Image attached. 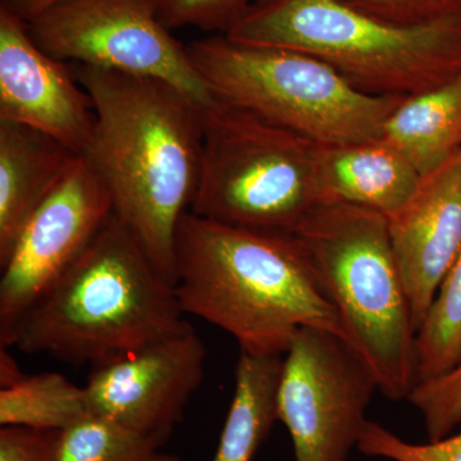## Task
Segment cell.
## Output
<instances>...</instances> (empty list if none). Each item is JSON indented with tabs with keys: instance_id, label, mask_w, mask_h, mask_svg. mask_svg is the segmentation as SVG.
<instances>
[{
	"instance_id": "obj_1",
	"label": "cell",
	"mask_w": 461,
	"mask_h": 461,
	"mask_svg": "<svg viewBox=\"0 0 461 461\" xmlns=\"http://www.w3.org/2000/svg\"><path fill=\"white\" fill-rule=\"evenodd\" d=\"M95 124L83 157L104 182L113 215L157 271L176 285V233L195 198L202 107L177 87L78 65Z\"/></svg>"
},
{
	"instance_id": "obj_2",
	"label": "cell",
	"mask_w": 461,
	"mask_h": 461,
	"mask_svg": "<svg viewBox=\"0 0 461 461\" xmlns=\"http://www.w3.org/2000/svg\"><path fill=\"white\" fill-rule=\"evenodd\" d=\"M176 295L256 357L287 353L300 330L348 344L338 309L295 233L244 229L184 214L176 233Z\"/></svg>"
},
{
	"instance_id": "obj_3",
	"label": "cell",
	"mask_w": 461,
	"mask_h": 461,
	"mask_svg": "<svg viewBox=\"0 0 461 461\" xmlns=\"http://www.w3.org/2000/svg\"><path fill=\"white\" fill-rule=\"evenodd\" d=\"M175 286L114 215L0 348L99 366L184 330Z\"/></svg>"
},
{
	"instance_id": "obj_4",
	"label": "cell",
	"mask_w": 461,
	"mask_h": 461,
	"mask_svg": "<svg viewBox=\"0 0 461 461\" xmlns=\"http://www.w3.org/2000/svg\"><path fill=\"white\" fill-rule=\"evenodd\" d=\"M226 36L309 54L371 95L409 98L461 75V17L405 27L338 0H275L254 3Z\"/></svg>"
},
{
	"instance_id": "obj_5",
	"label": "cell",
	"mask_w": 461,
	"mask_h": 461,
	"mask_svg": "<svg viewBox=\"0 0 461 461\" xmlns=\"http://www.w3.org/2000/svg\"><path fill=\"white\" fill-rule=\"evenodd\" d=\"M295 235L378 390L395 402L408 399L417 384V326L387 217L362 206L324 203Z\"/></svg>"
},
{
	"instance_id": "obj_6",
	"label": "cell",
	"mask_w": 461,
	"mask_h": 461,
	"mask_svg": "<svg viewBox=\"0 0 461 461\" xmlns=\"http://www.w3.org/2000/svg\"><path fill=\"white\" fill-rule=\"evenodd\" d=\"M202 129L191 213L230 226L296 233L324 204L318 142L217 98L202 107Z\"/></svg>"
},
{
	"instance_id": "obj_7",
	"label": "cell",
	"mask_w": 461,
	"mask_h": 461,
	"mask_svg": "<svg viewBox=\"0 0 461 461\" xmlns=\"http://www.w3.org/2000/svg\"><path fill=\"white\" fill-rule=\"evenodd\" d=\"M214 98L247 109L318 144L382 138L405 98L355 89L332 67L302 51L213 35L186 45Z\"/></svg>"
},
{
	"instance_id": "obj_8",
	"label": "cell",
	"mask_w": 461,
	"mask_h": 461,
	"mask_svg": "<svg viewBox=\"0 0 461 461\" xmlns=\"http://www.w3.org/2000/svg\"><path fill=\"white\" fill-rule=\"evenodd\" d=\"M27 27L33 41L56 59L158 78L200 107L214 99L186 45L160 21L157 0H59Z\"/></svg>"
},
{
	"instance_id": "obj_9",
	"label": "cell",
	"mask_w": 461,
	"mask_h": 461,
	"mask_svg": "<svg viewBox=\"0 0 461 461\" xmlns=\"http://www.w3.org/2000/svg\"><path fill=\"white\" fill-rule=\"evenodd\" d=\"M377 390L371 369L344 339L300 330L285 354L277 395L295 461H348Z\"/></svg>"
},
{
	"instance_id": "obj_10",
	"label": "cell",
	"mask_w": 461,
	"mask_h": 461,
	"mask_svg": "<svg viewBox=\"0 0 461 461\" xmlns=\"http://www.w3.org/2000/svg\"><path fill=\"white\" fill-rule=\"evenodd\" d=\"M113 215L104 182L83 156L67 167L0 266V342Z\"/></svg>"
},
{
	"instance_id": "obj_11",
	"label": "cell",
	"mask_w": 461,
	"mask_h": 461,
	"mask_svg": "<svg viewBox=\"0 0 461 461\" xmlns=\"http://www.w3.org/2000/svg\"><path fill=\"white\" fill-rule=\"evenodd\" d=\"M205 357L204 342L189 323L136 353L94 366L84 387L87 409L167 441L204 379Z\"/></svg>"
},
{
	"instance_id": "obj_12",
	"label": "cell",
	"mask_w": 461,
	"mask_h": 461,
	"mask_svg": "<svg viewBox=\"0 0 461 461\" xmlns=\"http://www.w3.org/2000/svg\"><path fill=\"white\" fill-rule=\"evenodd\" d=\"M0 121L50 136L77 156L89 144L93 99L67 62L33 41L27 23L0 8Z\"/></svg>"
},
{
	"instance_id": "obj_13",
	"label": "cell",
	"mask_w": 461,
	"mask_h": 461,
	"mask_svg": "<svg viewBox=\"0 0 461 461\" xmlns=\"http://www.w3.org/2000/svg\"><path fill=\"white\" fill-rule=\"evenodd\" d=\"M387 220L418 332L461 249V151L424 176L411 199Z\"/></svg>"
},
{
	"instance_id": "obj_14",
	"label": "cell",
	"mask_w": 461,
	"mask_h": 461,
	"mask_svg": "<svg viewBox=\"0 0 461 461\" xmlns=\"http://www.w3.org/2000/svg\"><path fill=\"white\" fill-rule=\"evenodd\" d=\"M318 176L324 203H346L391 217L420 187L421 176L384 139L320 144Z\"/></svg>"
},
{
	"instance_id": "obj_15",
	"label": "cell",
	"mask_w": 461,
	"mask_h": 461,
	"mask_svg": "<svg viewBox=\"0 0 461 461\" xmlns=\"http://www.w3.org/2000/svg\"><path fill=\"white\" fill-rule=\"evenodd\" d=\"M76 157L41 131L0 121V266Z\"/></svg>"
},
{
	"instance_id": "obj_16",
	"label": "cell",
	"mask_w": 461,
	"mask_h": 461,
	"mask_svg": "<svg viewBox=\"0 0 461 461\" xmlns=\"http://www.w3.org/2000/svg\"><path fill=\"white\" fill-rule=\"evenodd\" d=\"M384 139L411 160L421 177L461 151V75L409 96L384 123Z\"/></svg>"
},
{
	"instance_id": "obj_17",
	"label": "cell",
	"mask_w": 461,
	"mask_h": 461,
	"mask_svg": "<svg viewBox=\"0 0 461 461\" xmlns=\"http://www.w3.org/2000/svg\"><path fill=\"white\" fill-rule=\"evenodd\" d=\"M284 357H256L240 351L235 393L213 461L254 460L278 420Z\"/></svg>"
},
{
	"instance_id": "obj_18",
	"label": "cell",
	"mask_w": 461,
	"mask_h": 461,
	"mask_svg": "<svg viewBox=\"0 0 461 461\" xmlns=\"http://www.w3.org/2000/svg\"><path fill=\"white\" fill-rule=\"evenodd\" d=\"M87 414L84 387L60 373L26 375L14 386L0 390L2 427L65 430Z\"/></svg>"
},
{
	"instance_id": "obj_19",
	"label": "cell",
	"mask_w": 461,
	"mask_h": 461,
	"mask_svg": "<svg viewBox=\"0 0 461 461\" xmlns=\"http://www.w3.org/2000/svg\"><path fill=\"white\" fill-rule=\"evenodd\" d=\"M460 362L461 249L417 332V384L447 375Z\"/></svg>"
},
{
	"instance_id": "obj_20",
	"label": "cell",
	"mask_w": 461,
	"mask_h": 461,
	"mask_svg": "<svg viewBox=\"0 0 461 461\" xmlns=\"http://www.w3.org/2000/svg\"><path fill=\"white\" fill-rule=\"evenodd\" d=\"M166 442L87 414L62 430L57 461H148Z\"/></svg>"
},
{
	"instance_id": "obj_21",
	"label": "cell",
	"mask_w": 461,
	"mask_h": 461,
	"mask_svg": "<svg viewBox=\"0 0 461 461\" xmlns=\"http://www.w3.org/2000/svg\"><path fill=\"white\" fill-rule=\"evenodd\" d=\"M408 400L420 411L429 441L450 436L461 424V362L447 375L418 384Z\"/></svg>"
},
{
	"instance_id": "obj_22",
	"label": "cell",
	"mask_w": 461,
	"mask_h": 461,
	"mask_svg": "<svg viewBox=\"0 0 461 461\" xmlns=\"http://www.w3.org/2000/svg\"><path fill=\"white\" fill-rule=\"evenodd\" d=\"M158 14L169 30L198 27L226 35L250 11L253 0H157Z\"/></svg>"
},
{
	"instance_id": "obj_23",
	"label": "cell",
	"mask_w": 461,
	"mask_h": 461,
	"mask_svg": "<svg viewBox=\"0 0 461 461\" xmlns=\"http://www.w3.org/2000/svg\"><path fill=\"white\" fill-rule=\"evenodd\" d=\"M357 448L368 456L393 461H461V433L415 445L403 441L381 424L366 420Z\"/></svg>"
},
{
	"instance_id": "obj_24",
	"label": "cell",
	"mask_w": 461,
	"mask_h": 461,
	"mask_svg": "<svg viewBox=\"0 0 461 461\" xmlns=\"http://www.w3.org/2000/svg\"><path fill=\"white\" fill-rule=\"evenodd\" d=\"M390 25L414 27L461 17V0H338Z\"/></svg>"
},
{
	"instance_id": "obj_25",
	"label": "cell",
	"mask_w": 461,
	"mask_h": 461,
	"mask_svg": "<svg viewBox=\"0 0 461 461\" xmlns=\"http://www.w3.org/2000/svg\"><path fill=\"white\" fill-rule=\"evenodd\" d=\"M62 430L5 426L0 429V461H57Z\"/></svg>"
},
{
	"instance_id": "obj_26",
	"label": "cell",
	"mask_w": 461,
	"mask_h": 461,
	"mask_svg": "<svg viewBox=\"0 0 461 461\" xmlns=\"http://www.w3.org/2000/svg\"><path fill=\"white\" fill-rule=\"evenodd\" d=\"M59 0H0V8L9 14L29 23L33 17L41 14L44 9L50 7Z\"/></svg>"
},
{
	"instance_id": "obj_27",
	"label": "cell",
	"mask_w": 461,
	"mask_h": 461,
	"mask_svg": "<svg viewBox=\"0 0 461 461\" xmlns=\"http://www.w3.org/2000/svg\"><path fill=\"white\" fill-rule=\"evenodd\" d=\"M27 375L21 371L9 348H0V387L8 388L23 381Z\"/></svg>"
},
{
	"instance_id": "obj_28",
	"label": "cell",
	"mask_w": 461,
	"mask_h": 461,
	"mask_svg": "<svg viewBox=\"0 0 461 461\" xmlns=\"http://www.w3.org/2000/svg\"><path fill=\"white\" fill-rule=\"evenodd\" d=\"M148 461H185L182 460L180 456H177V455H172V454H163L158 453L156 455H153V456L150 457Z\"/></svg>"
},
{
	"instance_id": "obj_29",
	"label": "cell",
	"mask_w": 461,
	"mask_h": 461,
	"mask_svg": "<svg viewBox=\"0 0 461 461\" xmlns=\"http://www.w3.org/2000/svg\"><path fill=\"white\" fill-rule=\"evenodd\" d=\"M271 2H275V0H256V2H254V3H257V5H264V3H271Z\"/></svg>"
}]
</instances>
